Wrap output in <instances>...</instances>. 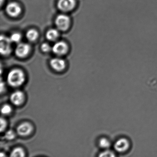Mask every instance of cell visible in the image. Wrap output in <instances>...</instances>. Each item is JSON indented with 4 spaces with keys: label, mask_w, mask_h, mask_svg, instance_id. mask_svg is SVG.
Returning a JSON list of instances; mask_svg holds the SVG:
<instances>
[{
    "label": "cell",
    "mask_w": 157,
    "mask_h": 157,
    "mask_svg": "<svg viewBox=\"0 0 157 157\" xmlns=\"http://www.w3.org/2000/svg\"><path fill=\"white\" fill-rule=\"evenodd\" d=\"M76 5V0H59L57 2L58 9L65 13L71 12L73 10Z\"/></svg>",
    "instance_id": "obj_4"
},
{
    "label": "cell",
    "mask_w": 157,
    "mask_h": 157,
    "mask_svg": "<svg viewBox=\"0 0 157 157\" xmlns=\"http://www.w3.org/2000/svg\"><path fill=\"white\" fill-rule=\"evenodd\" d=\"M0 157H6V155L3 152H1V154H0Z\"/></svg>",
    "instance_id": "obj_22"
},
{
    "label": "cell",
    "mask_w": 157,
    "mask_h": 157,
    "mask_svg": "<svg viewBox=\"0 0 157 157\" xmlns=\"http://www.w3.org/2000/svg\"><path fill=\"white\" fill-rule=\"evenodd\" d=\"M6 13L11 17L18 16L22 12V8L19 4L16 2L9 3L6 7Z\"/></svg>",
    "instance_id": "obj_3"
},
{
    "label": "cell",
    "mask_w": 157,
    "mask_h": 157,
    "mask_svg": "<svg viewBox=\"0 0 157 157\" xmlns=\"http://www.w3.org/2000/svg\"><path fill=\"white\" fill-rule=\"evenodd\" d=\"M68 50V45L63 41H57L52 47L53 52L57 56L65 55L67 53Z\"/></svg>",
    "instance_id": "obj_7"
},
{
    "label": "cell",
    "mask_w": 157,
    "mask_h": 157,
    "mask_svg": "<svg viewBox=\"0 0 157 157\" xmlns=\"http://www.w3.org/2000/svg\"><path fill=\"white\" fill-rule=\"evenodd\" d=\"M38 35V33L36 29H30L27 31L26 33V37L29 41L33 42L37 40Z\"/></svg>",
    "instance_id": "obj_13"
},
{
    "label": "cell",
    "mask_w": 157,
    "mask_h": 157,
    "mask_svg": "<svg viewBox=\"0 0 157 157\" xmlns=\"http://www.w3.org/2000/svg\"><path fill=\"white\" fill-rule=\"evenodd\" d=\"M12 111V107L8 104H5L1 109V113L3 115H8Z\"/></svg>",
    "instance_id": "obj_17"
},
{
    "label": "cell",
    "mask_w": 157,
    "mask_h": 157,
    "mask_svg": "<svg viewBox=\"0 0 157 157\" xmlns=\"http://www.w3.org/2000/svg\"><path fill=\"white\" fill-rule=\"evenodd\" d=\"M9 38L12 43H19L22 39V36L20 33L15 32L13 33L9 37Z\"/></svg>",
    "instance_id": "obj_15"
},
{
    "label": "cell",
    "mask_w": 157,
    "mask_h": 157,
    "mask_svg": "<svg viewBox=\"0 0 157 157\" xmlns=\"http://www.w3.org/2000/svg\"><path fill=\"white\" fill-rule=\"evenodd\" d=\"M25 100V95L22 91L16 90L13 92L10 96V101L14 105L19 106Z\"/></svg>",
    "instance_id": "obj_11"
},
{
    "label": "cell",
    "mask_w": 157,
    "mask_h": 157,
    "mask_svg": "<svg viewBox=\"0 0 157 157\" xmlns=\"http://www.w3.org/2000/svg\"><path fill=\"white\" fill-rule=\"evenodd\" d=\"M15 133L12 130L7 131L5 135V137L7 140H12L15 138Z\"/></svg>",
    "instance_id": "obj_19"
},
{
    "label": "cell",
    "mask_w": 157,
    "mask_h": 157,
    "mask_svg": "<svg viewBox=\"0 0 157 157\" xmlns=\"http://www.w3.org/2000/svg\"><path fill=\"white\" fill-rule=\"evenodd\" d=\"M50 65L54 71H61L65 68L66 64L63 59L59 58H55L51 59L50 61Z\"/></svg>",
    "instance_id": "obj_10"
},
{
    "label": "cell",
    "mask_w": 157,
    "mask_h": 157,
    "mask_svg": "<svg viewBox=\"0 0 157 157\" xmlns=\"http://www.w3.org/2000/svg\"><path fill=\"white\" fill-rule=\"evenodd\" d=\"M55 24L58 30L66 31L70 27L71 19L66 15H59L55 19Z\"/></svg>",
    "instance_id": "obj_2"
},
{
    "label": "cell",
    "mask_w": 157,
    "mask_h": 157,
    "mask_svg": "<svg viewBox=\"0 0 157 157\" xmlns=\"http://www.w3.org/2000/svg\"><path fill=\"white\" fill-rule=\"evenodd\" d=\"M12 43L9 37L4 36H1L0 52L2 55L7 56L10 54L12 52Z\"/></svg>",
    "instance_id": "obj_5"
},
{
    "label": "cell",
    "mask_w": 157,
    "mask_h": 157,
    "mask_svg": "<svg viewBox=\"0 0 157 157\" xmlns=\"http://www.w3.org/2000/svg\"><path fill=\"white\" fill-rule=\"evenodd\" d=\"M46 36V38L49 41H55L59 36V30L55 29H51L47 31Z\"/></svg>",
    "instance_id": "obj_12"
},
{
    "label": "cell",
    "mask_w": 157,
    "mask_h": 157,
    "mask_svg": "<svg viewBox=\"0 0 157 157\" xmlns=\"http://www.w3.org/2000/svg\"><path fill=\"white\" fill-rule=\"evenodd\" d=\"M9 157H26V153L23 148L16 147L12 151Z\"/></svg>",
    "instance_id": "obj_14"
},
{
    "label": "cell",
    "mask_w": 157,
    "mask_h": 157,
    "mask_svg": "<svg viewBox=\"0 0 157 157\" xmlns=\"http://www.w3.org/2000/svg\"><path fill=\"white\" fill-rule=\"evenodd\" d=\"M41 49L44 52H49L52 50V47L48 43H44L41 45Z\"/></svg>",
    "instance_id": "obj_20"
},
{
    "label": "cell",
    "mask_w": 157,
    "mask_h": 157,
    "mask_svg": "<svg viewBox=\"0 0 157 157\" xmlns=\"http://www.w3.org/2000/svg\"><path fill=\"white\" fill-rule=\"evenodd\" d=\"M99 144L101 148L107 149L109 148L110 147L111 143L107 138H102L100 140Z\"/></svg>",
    "instance_id": "obj_16"
},
{
    "label": "cell",
    "mask_w": 157,
    "mask_h": 157,
    "mask_svg": "<svg viewBox=\"0 0 157 157\" xmlns=\"http://www.w3.org/2000/svg\"><path fill=\"white\" fill-rule=\"evenodd\" d=\"M98 157H117L114 152L109 150H106L100 153Z\"/></svg>",
    "instance_id": "obj_18"
},
{
    "label": "cell",
    "mask_w": 157,
    "mask_h": 157,
    "mask_svg": "<svg viewBox=\"0 0 157 157\" xmlns=\"http://www.w3.org/2000/svg\"><path fill=\"white\" fill-rule=\"evenodd\" d=\"M32 125L29 122H24L19 124L17 128V132L20 136L29 135L33 131Z\"/></svg>",
    "instance_id": "obj_8"
},
{
    "label": "cell",
    "mask_w": 157,
    "mask_h": 157,
    "mask_svg": "<svg viewBox=\"0 0 157 157\" xmlns=\"http://www.w3.org/2000/svg\"><path fill=\"white\" fill-rule=\"evenodd\" d=\"M31 47L28 43H18L15 50V53L19 58H24L26 57L30 52Z\"/></svg>",
    "instance_id": "obj_6"
},
{
    "label": "cell",
    "mask_w": 157,
    "mask_h": 157,
    "mask_svg": "<svg viewBox=\"0 0 157 157\" xmlns=\"http://www.w3.org/2000/svg\"><path fill=\"white\" fill-rule=\"evenodd\" d=\"M130 145V143L127 139L121 138L115 143L114 149L119 153H124L129 149Z\"/></svg>",
    "instance_id": "obj_9"
},
{
    "label": "cell",
    "mask_w": 157,
    "mask_h": 157,
    "mask_svg": "<svg viewBox=\"0 0 157 157\" xmlns=\"http://www.w3.org/2000/svg\"><path fill=\"white\" fill-rule=\"evenodd\" d=\"M7 125L6 121L3 118H1V128H0V130L1 132H2L6 129Z\"/></svg>",
    "instance_id": "obj_21"
},
{
    "label": "cell",
    "mask_w": 157,
    "mask_h": 157,
    "mask_svg": "<svg viewBox=\"0 0 157 157\" xmlns=\"http://www.w3.org/2000/svg\"><path fill=\"white\" fill-rule=\"evenodd\" d=\"M6 79L9 86L13 87H18L25 82L26 75L20 69H13L8 73Z\"/></svg>",
    "instance_id": "obj_1"
}]
</instances>
